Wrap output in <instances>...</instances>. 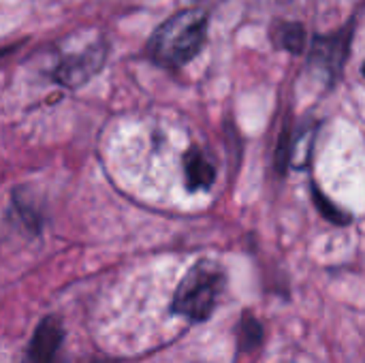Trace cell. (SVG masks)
Here are the masks:
<instances>
[{
	"instance_id": "cell-11",
	"label": "cell",
	"mask_w": 365,
	"mask_h": 363,
	"mask_svg": "<svg viewBox=\"0 0 365 363\" xmlns=\"http://www.w3.org/2000/svg\"><path fill=\"white\" fill-rule=\"evenodd\" d=\"M94 363H107V362H94Z\"/></svg>"
},
{
	"instance_id": "cell-7",
	"label": "cell",
	"mask_w": 365,
	"mask_h": 363,
	"mask_svg": "<svg viewBox=\"0 0 365 363\" xmlns=\"http://www.w3.org/2000/svg\"><path fill=\"white\" fill-rule=\"evenodd\" d=\"M272 41L278 49L302 53L308 45V32L299 21H276L272 28Z\"/></svg>"
},
{
	"instance_id": "cell-3",
	"label": "cell",
	"mask_w": 365,
	"mask_h": 363,
	"mask_svg": "<svg viewBox=\"0 0 365 363\" xmlns=\"http://www.w3.org/2000/svg\"><path fill=\"white\" fill-rule=\"evenodd\" d=\"M355 24L349 21L336 32L329 34H317L310 43L308 51V66L314 71L327 86H334L349 60L351 43H353Z\"/></svg>"
},
{
	"instance_id": "cell-6",
	"label": "cell",
	"mask_w": 365,
	"mask_h": 363,
	"mask_svg": "<svg viewBox=\"0 0 365 363\" xmlns=\"http://www.w3.org/2000/svg\"><path fill=\"white\" fill-rule=\"evenodd\" d=\"M184 173H186V186L190 190H207L214 184V178H216V171H214L212 163L197 148L186 152V156H184Z\"/></svg>"
},
{
	"instance_id": "cell-2",
	"label": "cell",
	"mask_w": 365,
	"mask_h": 363,
	"mask_svg": "<svg viewBox=\"0 0 365 363\" xmlns=\"http://www.w3.org/2000/svg\"><path fill=\"white\" fill-rule=\"evenodd\" d=\"M225 289V274L212 261H199L180 282L171 310L188 321H205L214 312Z\"/></svg>"
},
{
	"instance_id": "cell-8",
	"label": "cell",
	"mask_w": 365,
	"mask_h": 363,
	"mask_svg": "<svg viewBox=\"0 0 365 363\" xmlns=\"http://www.w3.org/2000/svg\"><path fill=\"white\" fill-rule=\"evenodd\" d=\"M312 197H314V203H317V208L321 210V214L327 218V220H331L334 225H340V227H344V225H349L351 223V216L346 214V212H342L340 208H336L323 193H321V188H312Z\"/></svg>"
},
{
	"instance_id": "cell-1",
	"label": "cell",
	"mask_w": 365,
	"mask_h": 363,
	"mask_svg": "<svg viewBox=\"0 0 365 363\" xmlns=\"http://www.w3.org/2000/svg\"><path fill=\"white\" fill-rule=\"evenodd\" d=\"M207 24L210 15L203 9H182L154 30L145 51L158 66L175 71L201 53Z\"/></svg>"
},
{
	"instance_id": "cell-10",
	"label": "cell",
	"mask_w": 365,
	"mask_h": 363,
	"mask_svg": "<svg viewBox=\"0 0 365 363\" xmlns=\"http://www.w3.org/2000/svg\"><path fill=\"white\" fill-rule=\"evenodd\" d=\"M361 73H364V77H365V62H364V66H361Z\"/></svg>"
},
{
	"instance_id": "cell-9",
	"label": "cell",
	"mask_w": 365,
	"mask_h": 363,
	"mask_svg": "<svg viewBox=\"0 0 365 363\" xmlns=\"http://www.w3.org/2000/svg\"><path fill=\"white\" fill-rule=\"evenodd\" d=\"M263 340V327L257 319H252L250 315L244 317L242 325H240V344L242 349H257Z\"/></svg>"
},
{
	"instance_id": "cell-5",
	"label": "cell",
	"mask_w": 365,
	"mask_h": 363,
	"mask_svg": "<svg viewBox=\"0 0 365 363\" xmlns=\"http://www.w3.org/2000/svg\"><path fill=\"white\" fill-rule=\"evenodd\" d=\"M60 347H62V327L58 319L49 317L36 327L32 336L28 349V363H56Z\"/></svg>"
},
{
	"instance_id": "cell-4",
	"label": "cell",
	"mask_w": 365,
	"mask_h": 363,
	"mask_svg": "<svg viewBox=\"0 0 365 363\" xmlns=\"http://www.w3.org/2000/svg\"><path fill=\"white\" fill-rule=\"evenodd\" d=\"M107 56H109V43L105 39H98L88 47H83L81 51L62 56L51 71V79L64 88H79L103 71Z\"/></svg>"
}]
</instances>
